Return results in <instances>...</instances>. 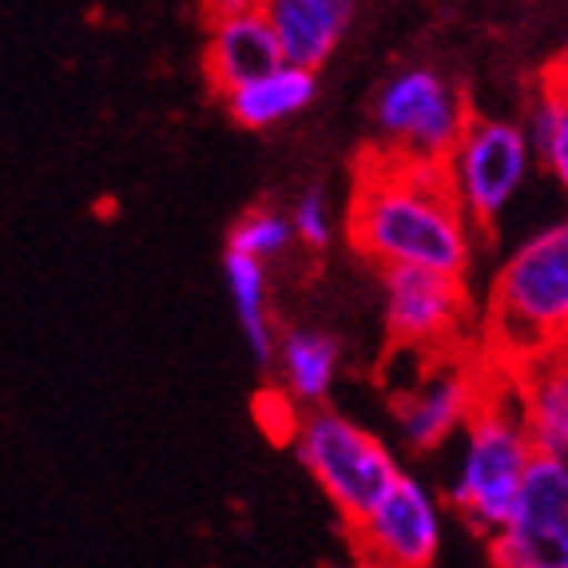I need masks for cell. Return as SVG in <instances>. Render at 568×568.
<instances>
[{"label":"cell","instance_id":"obj_12","mask_svg":"<svg viewBox=\"0 0 568 568\" xmlns=\"http://www.w3.org/2000/svg\"><path fill=\"white\" fill-rule=\"evenodd\" d=\"M263 12L275 29L286 64L318 72L351 32L358 0H263Z\"/></svg>","mask_w":568,"mask_h":568},{"label":"cell","instance_id":"obj_3","mask_svg":"<svg viewBox=\"0 0 568 568\" xmlns=\"http://www.w3.org/2000/svg\"><path fill=\"white\" fill-rule=\"evenodd\" d=\"M532 457H537V437L525 422L513 369L497 366L481 409L462 434L454 474L446 481V505L477 537L493 540L513 517Z\"/></svg>","mask_w":568,"mask_h":568},{"label":"cell","instance_id":"obj_9","mask_svg":"<svg viewBox=\"0 0 568 568\" xmlns=\"http://www.w3.org/2000/svg\"><path fill=\"white\" fill-rule=\"evenodd\" d=\"M382 303H386V331L402 351H449L465 338L474 314L465 278L417 271V266L382 271Z\"/></svg>","mask_w":568,"mask_h":568},{"label":"cell","instance_id":"obj_7","mask_svg":"<svg viewBox=\"0 0 568 568\" xmlns=\"http://www.w3.org/2000/svg\"><path fill=\"white\" fill-rule=\"evenodd\" d=\"M489 557L493 568H568V457L537 449Z\"/></svg>","mask_w":568,"mask_h":568},{"label":"cell","instance_id":"obj_4","mask_svg":"<svg viewBox=\"0 0 568 568\" xmlns=\"http://www.w3.org/2000/svg\"><path fill=\"white\" fill-rule=\"evenodd\" d=\"M294 457L318 481L342 521H362L402 477L394 449L342 409H306L291 437Z\"/></svg>","mask_w":568,"mask_h":568},{"label":"cell","instance_id":"obj_10","mask_svg":"<svg viewBox=\"0 0 568 568\" xmlns=\"http://www.w3.org/2000/svg\"><path fill=\"white\" fill-rule=\"evenodd\" d=\"M493 378H497V366L477 369L469 362H437L429 374H422V382L394 398V422L406 449L434 454L449 437H462L481 409Z\"/></svg>","mask_w":568,"mask_h":568},{"label":"cell","instance_id":"obj_14","mask_svg":"<svg viewBox=\"0 0 568 568\" xmlns=\"http://www.w3.org/2000/svg\"><path fill=\"white\" fill-rule=\"evenodd\" d=\"M513 382L537 449L568 457V346L513 369Z\"/></svg>","mask_w":568,"mask_h":568},{"label":"cell","instance_id":"obj_21","mask_svg":"<svg viewBox=\"0 0 568 568\" xmlns=\"http://www.w3.org/2000/svg\"><path fill=\"white\" fill-rule=\"evenodd\" d=\"M552 64H557L560 72H565V77H568V37H565V48H560V57L552 60Z\"/></svg>","mask_w":568,"mask_h":568},{"label":"cell","instance_id":"obj_11","mask_svg":"<svg viewBox=\"0 0 568 568\" xmlns=\"http://www.w3.org/2000/svg\"><path fill=\"white\" fill-rule=\"evenodd\" d=\"M286 57L278 48V37L266 20L263 4L231 17H215L207 24V52H203V68H207V84L219 95H231L235 88L263 80L266 72L283 68Z\"/></svg>","mask_w":568,"mask_h":568},{"label":"cell","instance_id":"obj_5","mask_svg":"<svg viewBox=\"0 0 568 568\" xmlns=\"http://www.w3.org/2000/svg\"><path fill=\"white\" fill-rule=\"evenodd\" d=\"M474 120L465 92L437 68H402L374 95L378 152L446 168L457 140Z\"/></svg>","mask_w":568,"mask_h":568},{"label":"cell","instance_id":"obj_18","mask_svg":"<svg viewBox=\"0 0 568 568\" xmlns=\"http://www.w3.org/2000/svg\"><path fill=\"white\" fill-rule=\"evenodd\" d=\"M294 239V223H291V211H278V207H251L246 215H239V223L231 227L227 239V251L235 255L255 258V263H275L291 251Z\"/></svg>","mask_w":568,"mask_h":568},{"label":"cell","instance_id":"obj_15","mask_svg":"<svg viewBox=\"0 0 568 568\" xmlns=\"http://www.w3.org/2000/svg\"><path fill=\"white\" fill-rule=\"evenodd\" d=\"M318 95V72L298 64H283L275 72H266L263 80L235 88L231 95H223L231 120L246 132H271L278 123L294 120V115L311 108V100Z\"/></svg>","mask_w":568,"mask_h":568},{"label":"cell","instance_id":"obj_16","mask_svg":"<svg viewBox=\"0 0 568 568\" xmlns=\"http://www.w3.org/2000/svg\"><path fill=\"white\" fill-rule=\"evenodd\" d=\"M223 275H227V294L231 306H235L239 331L246 338V351L263 369L275 366L278 354V338L283 334L275 331V318H271V286H266V263H255V258L235 255L227 251L223 255Z\"/></svg>","mask_w":568,"mask_h":568},{"label":"cell","instance_id":"obj_8","mask_svg":"<svg viewBox=\"0 0 568 568\" xmlns=\"http://www.w3.org/2000/svg\"><path fill=\"white\" fill-rule=\"evenodd\" d=\"M446 501L422 477L402 474L374 509L351 525L362 568H434Z\"/></svg>","mask_w":568,"mask_h":568},{"label":"cell","instance_id":"obj_13","mask_svg":"<svg viewBox=\"0 0 568 568\" xmlns=\"http://www.w3.org/2000/svg\"><path fill=\"white\" fill-rule=\"evenodd\" d=\"M342 366V346L323 331L311 326H294L283 331L275 354V386L283 389L286 398L298 409H318L331 398L334 382H338Z\"/></svg>","mask_w":568,"mask_h":568},{"label":"cell","instance_id":"obj_2","mask_svg":"<svg viewBox=\"0 0 568 568\" xmlns=\"http://www.w3.org/2000/svg\"><path fill=\"white\" fill-rule=\"evenodd\" d=\"M481 338L493 366L521 369L568 346V219L532 231L485 294Z\"/></svg>","mask_w":568,"mask_h":568},{"label":"cell","instance_id":"obj_6","mask_svg":"<svg viewBox=\"0 0 568 568\" xmlns=\"http://www.w3.org/2000/svg\"><path fill=\"white\" fill-rule=\"evenodd\" d=\"M537 152H532L529 128L505 115H474L454 155L446 160L449 187L474 227L489 235L529 183Z\"/></svg>","mask_w":568,"mask_h":568},{"label":"cell","instance_id":"obj_17","mask_svg":"<svg viewBox=\"0 0 568 568\" xmlns=\"http://www.w3.org/2000/svg\"><path fill=\"white\" fill-rule=\"evenodd\" d=\"M525 128H529L540 171L557 183V191L568 200V77L557 64H549L540 72L537 88H532Z\"/></svg>","mask_w":568,"mask_h":568},{"label":"cell","instance_id":"obj_20","mask_svg":"<svg viewBox=\"0 0 568 568\" xmlns=\"http://www.w3.org/2000/svg\"><path fill=\"white\" fill-rule=\"evenodd\" d=\"M303 414H306V409L294 406V402L286 398L278 386L258 398V422H263L266 434L275 437V442H291L294 429H298V422H303Z\"/></svg>","mask_w":568,"mask_h":568},{"label":"cell","instance_id":"obj_1","mask_svg":"<svg viewBox=\"0 0 568 568\" xmlns=\"http://www.w3.org/2000/svg\"><path fill=\"white\" fill-rule=\"evenodd\" d=\"M346 235L354 251L382 271L417 266L465 278L481 231L457 203L446 168L398 160L374 148L354 171Z\"/></svg>","mask_w":568,"mask_h":568},{"label":"cell","instance_id":"obj_19","mask_svg":"<svg viewBox=\"0 0 568 568\" xmlns=\"http://www.w3.org/2000/svg\"><path fill=\"white\" fill-rule=\"evenodd\" d=\"M291 223H294V239L303 246H311V251H326L334 239V227H338V219H334V207L323 187H311L294 200Z\"/></svg>","mask_w":568,"mask_h":568}]
</instances>
